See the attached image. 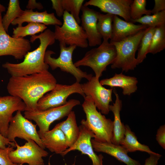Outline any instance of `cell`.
Masks as SVG:
<instances>
[{
  "label": "cell",
  "mask_w": 165,
  "mask_h": 165,
  "mask_svg": "<svg viewBox=\"0 0 165 165\" xmlns=\"http://www.w3.org/2000/svg\"><path fill=\"white\" fill-rule=\"evenodd\" d=\"M57 80L48 70L21 76H11L7 86L10 95L19 98L26 105L25 111H37V103L55 87Z\"/></svg>",
  "instance_id": "obj_1"
},
{
  "label": "cell",
  "mask_w": 165,
  "mask_h": 165,
  "mask_svg": "<svg viewBox=\"0 0 165 165\" xmlns=\"http://www.w3.org/2000/svg\"><path fill=\"white\" fill-rule=\"evenodd\" d=\"M37 39L40 41L38 47L28 52L23 61L16 64L6 62L2 64V67L11 76H24L48 70L49 66L44 61V56L47 47L55 42L54 32L46 29L39 35L31 36L30 41L32 43Z\"/></svg>",
  "instance_id": "obj_2"
},
{
  "label": "cell",
  "mask_w": 165,
  "mask_h": 165,
  "mask_svg": "<svg viewBox=\"0 0 165 165\" xmlns=\"http://www.w3.org/2000/svg\"><path fill=\"white\" fill-rule=\"evenodd\" d=\"M84 98L82 106L86 119H82L81 124L87 127L94 133L93 139L95 140L112 143L113 121L97 111L90 96H86Z\"/></svg>",
  "instance_id": "obj_3"
},
{
  "label": "cell",
  "mask_w": 165,
  "mask_h": 165,
  "mask_svg": "<svg viewBox=\"0 0 165 165\" xmlns=\"http://www.w3.org/2000/svg\"><path fill=\"white\" fill-rule=\"evenodd\" d=\"M116 55L114 46L108 41H103L98 47L87 52L81 59L74 63L75 66H87L94 71L95 76L99 79L108 66L112 64Z\"/></svg>",
  "instance_id": "obj_4"
},
{
  "label": "cell",
  "mask_w": 165,
  "mask_h": 165,
  "mask_svg": "<svg viewBox=\"0 0 165 165\" xmlns=\"http://www.w3.org/2000/svg\"><path fill=\"white\" fill-rule=\"evenodd\" d=\"M148 28L120 42L111 43L114 46L116 52V58L111 65L112 68H121L126 72L134 69L138 65L135 57L136 52Z\"/></svg>",
  "instance_id": "obj_5"
},
{
  "label": "cell",
  "mask_w": 165,
  "mask_h": 165,
  "mask_svg": "<svg viewBox=\"0 0 165 165\" xmlns=\"http://www.w3.org/2000/svg\"><path fill=\"white\" fill-rule=\"evenodd\" d=\"M80 104V101L75 99H70L62 105L42 111H25L24 117L33 120L39 128L38 134L41 138L49 130L50 125L56 120L67 116L75 106Z\"/></svg>",
  "instance_id": "obj_6"
},
{
  "label": "cell",
  "mask_w": 165,
  "mask_h": 165,
  "mask_svg": "<svg viewBox=\"0 0 165 165\" xmlns=\"http://www.w3.org/2000/svg\"><path fill=\"white\" fill-rule=\"evenodd\" d=\"M61 26H55V38L59 43L86 48L88 43L86 35L81 26L69 13L64 11Z\"/></svg>",
  "instance_id": "obj_7"
},
{
  "label": "cell",
  "mask_w": 165,
  "mask_h": 165,
  "mask_svg": "<svg viewBox=\"0 0 165 165\" xmlns=\"http://www.w3.org/2000/svg\"><path fill=\"white\" fill-rule=\"evenodd\" d=\"M60 54L57 58L52 57L55 53L51 50L46 51L44 56V61L52 70L59 68L63 72L69 73L73 75L76 82H79L83 78L89 80L92 77L91 74L87 73L79 67L75 66L72 60L73 52L76 48L75 46L66 45L59 43Z\"/></svg>",
  "instance_id": "obj_8"
},
{
  "label": "cell",
  "mask_w": 165,
  "mask_h": 165,
  "mask_svg": "<svg viewBox=\"0 0 165 165\" xmlns=\"http://www.w3.org/2000/svg\"><path fill=\"white\" fill-rule=\"evenodd\" d=\"M77 93L85 96L82 84L76 82L70 85L57 84L50 91L43 96L38 101L37 111H42L60 106L65 104L70 95Z\"/></svg>",
  "instance_id": "obj_9"
},
{
  "label": "cell",
  "mask_w": 165,
  "mask_h": 165,
  "mask_svg": "<svg viewBox=\"0 0 165 165\" xmlns=\"http://www.w3.org/2000/svg\"><path fill=\"white\" fill-rule=\"evenodd\" d=\"M36 124L25 118L21 111H16L12 117L9 126L7 138L11 142H16L15 138H18L27 141L34 140L40 147L45 149L36 130Z\"/></svg>",
  "instance_id": "obj_10"
},
{
  "label": "cell",
  "mask_w": 165,
  "mask_h": 165,
  "mask_svg": "<svg viewBox=\"0 0 165 165\" xmlns=\"http://www.w3.org/2000/svg\"><path fill=\"white\" fill-rule=\"evenodd\" d=\"M24 145L20 146L15 142L16 148L9 154V157L13 163L22 165H44L43 157H46L48 153L40 147L34 140H28Z\"/></svg>",
  "instance_id": "obj_11"
},
{
  "label": "cell",
  "mask_w": 165,
  "mask_h": 165,
  "mask_svg": "<svg viewBox=\"0 0 165 165\" xmlns=\"http://www.w3.org/2000/svg\"><path fill=\"white\" fill-rule=\"evenodd\" d=\"M0 16V56H11L17 60L24 57L31 49L30 41L24 38H15L8 35L2 24Z\"/></svg>",
  "instance_id": "obj_12"
},
{
  "label": "cell",
  "mask_w": 165,
  "mask_h": 165,
  "mask_svg": "<svg viewBox=\"0 0 165 165\" xmlns=\"http://www.w3.org/2000/svg\"><path fill=\"white\" fill-rule=\"evenodd\" d=\"M82 87L85 96L91 97L96 108L101 112L104 115L108 114L110 111L109 104L112 101L113 89L105 88L100 84L99 79L95 76L82 84Z\"/></svg>",
  "instance_id": "obj_13"
},
{
  "label": "cell",
  "mask_w": 165,
  "mask_h": 165,
  "mask_svg": "<svg viewBox=\"0 0 165 165\" xmlns=\"http://www.w3.org/2000/svg\"><path fill=\"white\" fill-rule=\"evenodd\" d=\"M79 127V134L77 140L61 155L64 156L71 151L77 150L82 154L87 155L92 161L93 165H103V156L101 154H96L92 145L91 140L94 137V133L83 124H81Z\"/></svg>",
  "instance_id": "obj_14"
},
{
  "label": "cell",
  "mask_w": 165,
  "mask_h": 165,
  "mask_svg": "<svg viewBox=\"0 0 165 165\" xmlns=\"http://www.w3.org/2000/svg\"><path fill=\"white\" fill-rule=\"evenodd\" d=\"M26 105L19 97L11 96H0V133L7 138L13 114L18 111H25Z\"/></svg>",
  "instance_id": "obj_15"
},
{
  "label": "cell",
  "mask_w": 165,
  "mask_h": 165,
  "mask_svg": "<svg viewBox=\"0 0 165 165\" xmlns=\"http://www.w3.org/2000/svg\"><path fill=\"white\" fill-rule=\"evenodd\" d=\"M132 0H90L83 5L98 8L104 13L119 16L125 20L130 22V6Z\"/></svg>",
  "instance_id": "obj_16"
},
{
  "label": "cell",
  "mask_w": 165,
  "mask_h": 165,
  "mask_svg": "<svg viewBox=\"0 0 165 165\" xmlns=\"http://www.w3.org/2000/svg\"><path fill=\"white\" fill-rule=\"evenodd\" d=\"M81 11V26L86 35L88 45L90 47L99 46L102 38L97 28V12L83 5Z\"/></svg>",
  "instance_id": "obj_17"
},
{
  "label": "cell",
  "mask_w": 165,
  "mask_h": 165,
  "mask_svg": "<svg viewBox=\"0 0 165 165\" xmlns=\"http://www.w3.org/2000/svg\"><path fill=\"white\" fill-rule=\"evenodd\" d=\"M36 23L46 25H53L61 26L62 22L57 19L54 13H48L46 10L39 12H35L32 10L25 9L22 15L15 19L11 23L13 25L22 26L24 22Z\"/></svg>",
  "instance_id": "obj_18"
},
{
  "label": "cell",
  "mask_w": 165,
  "mask_h": 165,
  "mask_svg": "<svg viewBox=\"0 0 165 165\" xmlns=\"http://www.w3.org/2000/svg\"><path fill=\"white\" fill-rule=\"evenodd\" d=\"M148 26L142 24H135L120 18L114 15L112 23V33L110 43L120 42L134 35Z\"/></svg>",
  "instance_id": "obj_19"
},
{
  "label": "cell",
  "mask_w": 165,
  "mask_h": 165,
  "mask_svg": "<svg viewBox=\"0 0 165 165\" xmlns=\"http://www.w3.org/2000/svg\"><path fill=\"white\" fill-rule=\"evenodd\" d=\"M91 143L94 151L107 154L127 165H141L139 161L129 156L128 152L120 145H115L112 143L97 141L93 138L91 139Z\"/></svg>",
  "instance_id": "obj_20"
},
{
  "label": "cell",
  "mask_w": 165,
  "mask_h": 165,
  "mask_svg": "<svg viewBox=\"0 0 165 165\" xmlns=\"http://www.w3.org/2000/svg\"><path fill=\"white\" fill-rule=\"evenodd\" d=\"M41 139L45 148L57 154L61 155L68 148L64 133L55 127L46 132Z\"/></svg>",
  "instance_id": "obj_21"
},
{
  "label": "cell",
  "mask_w": 165,
  "mask_h": 165,
  "mask_svg": "<svg viewBox=\"0 0 165 165\" xmlns=\"http://www.w3.org/2000/svg\"><path fill=\"white\" fill-rule=\"evenodd\" d=\"M100 82L102 86H108L112 88H121L123 90V94L125 95H130L135 92L138 88L137 78L125 75L122 73L119 74L116 73L112 77L103 79Z\"/></svg>",
  "instance_id": "obj_22"
},
{
  "label": "cell",
  "mask_w": 165,
  "mask_h": 165,
  "mask_svg": "<svg viewBox=\"0 0 165 165\" xmlns=\"http://www.w3.org/2000/svg\"><path fill=\"white\" fill-rule=\"evenodd\" d=\"M113 92L116 97V100L113 105H110L109 106V110L112 112L114 116L112 143L119 145L124 137L125 125L121 122L120 117V111L122 107V101L115 89Z\"/></svg>",
  "instance_id": "obj_23"
},
{
  "label": "cell",
  "mask_w": 165,
  "mask_h": 165,
  "mask_svg": "<svg viewBox=\"0 0 165 165\" xmlns=\"http://www.w3.org/2000/svg\"><path fill=\"white\" fill-rule=\"evenodd\" d=\"M52 8L57 16H63L64 11L69 13L79 24V13L84 1L83 0H51Z\"/></svg>",
  "instance_id": "obj_24"
},
{
  "label": "cell",
  "mask_w": 165,
  "mask_h": 165,
  "mask_svg": "<svg viewBox=\"0 0 165 165\" xmlns=\"http://www.w3.org/2000/svg\"><path fill=\"white\" fill-rule=\"evenodd\" d=\"M67 116L66 120L57 124L55 127L60 129L63 132L69 148L75 143L78 138L79 129L77 124L75 112L72 111Z\"/></svg>",
  "instance_id": "obj_25"
},
{
  "label": "cell",
  "mask_w": 165,
  "mask_h": 165,
  "mask_svg": "<svg viewBox=\"0 0 165 165\" xmlns=\"http://www.w3.org/2000/svg\"><path fill=\"white\" fill-rule=\"evenodd\" d=\"M119 145L127 152L138 151L145 152L149 155L155 153L151 150L148 146L140 143L138 141L134 133L127 125H125L124 137L120 141Z\"/></svg>",
  "instance_id": "obj_26"
},
{
  "label": "cell",
  "mask_w": 165,
  "mask_h": 165,
  "mask_svg": "<svg viewBox=\"0 0 165 165\" xmlns=\"http://www.w3.org/2000/svg\"><path fill=\"white\" fill-rule=\"evenodd\" d=\"M97 28L103 41H108L112 37L113 15L97 12Z\"/></svg>",
  "instance_id": "obj_27"
},
{
  "label": "cell",
  "mask_w": 165,
  "mask_h": 165,
  "mask_svg": "<svg viewBox=\"0 0 165 165\" xmlns=\"http://www.w3.org/2000/svg\"><path fill=\"white\" fill-rule=\"evenodd\" d=\"M23 12L20 7L19 0L9 1L6 13L2 18L3 27L7 32L10 25L15 19L20 16Z\"/></svg>",
  "instance_id": "obj_28"
},
{
  "label": "cell",
  "mask_w": 165,
  "mask_h": 165,
  "mask_svg": "<svg viewBox=\"0 0 165 165\" xmlns=\"http://www.w3.org/2000/svg\"><path fill=\"white\" fill-rule=\"evenodd\" d=\"M47 26L43 24L36 23H29L25 26H18L13 28L12 37L15 38H23L28 35L31 36L44 31Z\"/></svg>",
  "instance_id": "obj_29"
},
{
  "label": "cell",
  "mask_w": 165,
  "mask_h": 165,
  "mask_svg": "<svg viewBox=\"0 0 165 165\" xmlns=\"http://www.w3.org/2000/svg\"><path fill=\"white\" fill-rule=\"evenodd\" d=\"M165 48V24L156 27L148 53L155 54Z\"/></svg>",
  "instance_id": "obj_30"
},
{
  "label": "cell",
  "mask_w": 165,
  "mask_h": 165,
  "mask_svg": "<svg viewBox=\"0 0 165 165\" xmlns=\"http://www.w3.org/2000/svg\"><path fill=\"white\" fill-rule=\"evenodd\" d=\"M155 29V27H148L141 38L138 49V52L136 58L138 65L141 63L146 58Z\"/></svg>",
  "instance_id": "obj_31"
},
{
  "label": "cell",
  "mask_w": 165,
  "mask_h": 165,
  "mask_svg": "<svg viewBox=\"0 0 165 165\" xmlns=\"http://www.w3.org/2000/svg\"><path fill=\"white\" fill-rule=\"evenodd\" d=\"M130 22L141 24L148 27H157L165 24V10L153 14L145 15L136 20H131Z\"/></svg>",
  "instance_id": "obj_32"
},
{
  "label": "cell",
  "mask_w": 165,
  "mask_h": 165,
  "mask_svg": "<svg viewBox=\"0 0 165 165\" xmlns=\"http://www.w3.org/2000/svg\"><path fill=\"white\" fill-rule=\"evenodd\" d=\"M146 1L145 0H133L130 6V16L131 20L139 19L142 17L144 14L150 15L151 14V10L146 9Z\"/></svg>",
  "instance_id": "obj_33"
},
{
  "label": "cell",
  "mask_w": 165,
  "mask_h": 165,
  "mask_svg": "<svg viewBox=\"0 0 165 165\" xmlns=\"http://www.w3.org/2000/svg\"><path fill=\"white\" fill-rule=\"evenodd\" d=\"M14 147L8 146L4 149L0 148V165H20L13 163L9 157V154L13 150Z\"/></svg>",
  "instance_id": "obj_34"
},
{
  "label": "cell",
  "mask_w": 165,
  "mask_h": 165,
  "mask_svg": "<svg viewBox=\"0 0 165 165\" xmlns=\"http://www.w3.org/2000/svg\"><path fill=\"white\" fill-rule=\"evenodd\" d=\"M156 139L159 145L165 149V125L160 126L158 129L156 135Z\"/></svg>",
  "instance_id": "obj_35"
},
{
  "label": "cell",
  "mask_w": 165,
  "mask_h": 165,
  "mask_svg": "<svg viewBox=\"0 0 165 165\" xmlns=\"http://www.w3.org/2000/svg\"><path fill=\"white\" fill-rule=\"evenodd\" d=\"M154 2V7L151 10V13L154 14L165 10V0H155Z\"/></svg>",
  "instance_id": "obj_36"
},
{
  "label": "cell",
  "mask_w": 165,
  "mask_h": 165,
  "mask_svg": "<svg viewBox=\"0 0 165 165\" xmlns=\"http://www.w3.org/2000/svg\"><path fill=\"white\" fill-rule=\"evenodd\" d=\"M161 156V155L156 152L150 154V156L145 160L144 165H157Z\"/></svg>",
  "instance_id": "obj_37"
},
{
  "label": "cell",
  "mask_w": 165,
  "mask_h": 165,
  "mask_svg": "<svg viewBox=\"0 0 165 165\" xmlns=\"http://www.w3.org/2000/svg\"><path fill=\"white\" fill-rule=\"evenodd\" d=\"M7 145H10L14 148L16 147L15 142L10 141L0 133V148L4 149L7 147Z\"/></svg>",
  "instance_id": "obj_38"
},
{
  "label": "cell",
  "mask_w": 165,
  "mask_h": 165,
  "mask_svg": "<svg viewBox=\"0 0 165 165\" xmlns=\"http://www.w3.org/2000/svg\"><path fill=\"white\" fill-rule=\"evenodd\" d=\"M27 9L33 10L37 9L41 10L43 9V6L41 3L37 2L35 0H29L26 6Z\"/></svg>",
  "instance_id": "obj_39"
},
{
  "label": "cell",
  "mask_w": 165,
  "mask_h": 165,
  "mask_svg": "<svg viewBox=\"0 0 165 165\" xmlns=\"http://www.w3.org/2000/svg\"><path fill=\"white\" fill-rule=\"evenodd\" d=\"M6 9L5 7L0 3V12L1 13L5 12L6 10Z\"/></svg>",
  "instance_id": "obj_40"
},
{
  "label": "cell",
  "mask_w": 165,
  "mask_h": 165,
  "mask_svg": "<svg viewBox=\"0 0 165 165\" xmlns=\"http://www.w3.org/2000/svg\"><path fill=\"white\" fill-rule=\"evenodd\" d=\"M1 15V12H0V16Z\"/></svg>",
  "instance_id": "obj_41"
}]
</instances>
